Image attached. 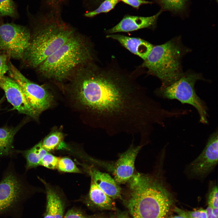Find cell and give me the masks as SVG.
Masks as SVG:
<instances>
[{"label":"cell","mask_w":218,"mask_h":218,"mask_svg":"<svg viewBox=\"0 0 218 218\" xmlns=\"http://www.w3.org/2000/svg\"><path fill=\"white\" fill-rule=\"evenodd\" d=\"M109 218H129L126 213H119L116 215L112 216Z\"/></svg>","instance_id":"cell-32"},{"label":"cell","mask_w":218,"mask_h":218,"mask_svg":"<svg viewBox=\"0 0 218 218\" xmlns=\"http://www.w3.org/2000/svg\"><path fill=\"white\" fill-rule=\"evenodd\" d=\"M218 189L216 182L211 181L209 185L207 197L208 206L213 209H218Z\"/></svg>","instance_id":"cell-26"},{"label":"cell","mask_w":218,"mask_h":218,"mask_svg":"<svg viewBox=\"0 0 218 218\" xmlns=\"http://www.w3.org/2000/svg\"><path fill=\"white\" fill-rule=\"evenodd\" d=\"M132 7L138 9L144 4L152 3V2L144 0H120Z\"/></svg>","instance_id":"cell-30"},{"label":"cell","mask_w":218,"mask_h":218,"mask_svg":"<svg viewBox=\"0 0 218 218\" xmlns=\"http://www.w3.org/2000/svg\"><path fill=\"white\" fill-rule=\"evenodd\" d=\"M143 69L128 71L114 61L104 67L90 62L75 71V96L97 127L109 134L124 133L141 137L152 130L160 106L137 81Z\"/></svg>","instance_id":"cell-1"},{"label":"cell","mask_w":218,"mask_h":218,"mask_svg":"<svg viewBox=\"0 0 218 218\" xmlns=\"http://www.w3.org/2000/svg\"><path fill=\"white\" fill-rule=\"evenodd\" d=\"M30 31L25 26L0 21V54L22 59L28 46Z\"/></svg>","instance_id":"cell-7"},{"label":"cell","mask_w":218,"mask_h":218,"mask_svg":"<svg viewBox=\"0 0 218 218\" xmlns=\"http://www.w3.org/2000/svg\"><path fill=\"white\" fill-rule=\"evenodd\" d=\"M163 12L167 11L172 14L183 15L187 12L189 0H154Z\"/></svg>","instance_id":"cell-18"},{"label":"cell","mask_w":218,"mask_h":218,"mask_svg":"<svg viewBox=\"0 0 218 218\" xmlns=\"http://www.w3.org/2000/svg\"><path fill=\"white\" fill-rule=\"evenodd\" d=\"M0 87L14 109L34 119L38 118L39 115L31 107L20 86L13 79L4 75L0 79Z\"/></svg>","instance_id":"cell-10"},{"label":"cell","mask_w":218,"mask_h":218,"mask_svg":"<svg viewBox=\"0 0 218 218\" xmlns=\"http://www.w3.org/2000/svg\"><path fill=\"white\" fill-rule=\"evenodd\" d=\"M8 58L5 55L0 54V79L8 70Z\"/></svg>","instance_id":"cell-29"},{"label":"cell","mask_w":218,"mask_h":218,"mask_svg":"<svg viewBox=\"0 0 218 218\" xmlns=\"http://www.w3.org/2000/svg\"><path fill=\"white\" fill-rule=\"evenodd\" d=\"M89 173L95 184L112 199H122L121 188L107 173L90 167Z\"/></svg>","instance_id":"cell-16"},{"label":"cell","mask_w":218,"mask_h":218,"mask_svg":"<svg viewBox=\"0 0 218 218\" xmlns=\"http://www.w3.org/2000/svg\"><path fill=\"white\" fill-rule=\"evenodd\" d=\"M200 74L188 71L183 73L177 79L171 83L162 85L154 91L157 96L164 98L176 99L183 104H187L194 107L203 124L208 123L207 107L205 102L197 95L194 86L196 82L203 80Z\"/></svg>","instance_id":"cell-6"},{"label":"cell","mask_w":218,"mask_h":218,"mask_svg":"<svg viewBox=\"0 0 218 218\" xmlns=\"http://www.w3.org/2000/svg\"><path fill=\"white\" fill-rule=\"evenodd\" d=\"M31 33L28 47L21 60L26 66L37 68L74 34L68 25L53 18L37 24Z\"/></svg>","instance_id":"cell-4"},{"label":"cell","mask_w":218,"mask_h":218,"mask_svg":"<svg viewBox=\"0 0 218 218\" xmlns=\"http://www.w3.org/2000/svg\"><path fill=\"white\" fill-rule=\"evenodd\" d=\"M173 211L178 215L185 218H207L206 210L203 208L193 211H187L175 207Z\"/></svg>","instance_id":"cell-25"},{"label":"cell","mask_w":218,"mask_h":218,"mask_svg":"<svg viewBox=\"0 0 218 218\" xmlns=\"http://www.w3.org/2000/svg\"><path fill=\"white\" fill-rule=\"evenodd\" d=\"M216 0V2H218V0Z\"/></svg>","instance_id":"cell-36"},{"label":"cell","mask_w":218,"mask_h":218,"mask_svg":"<svg viewBox=\"0 0 218 218\" xmlns=\"http://www.w3.org/2000/svg\"><path fill=\"white\" fill-rule=\"evenodd\" d=\"M0 128V155H7L12 147L14 137L21 126Z\"/></svg>","instance_id":"cell-19"},{"label":"cell","mask_w":218,"mask_h":218,"mask_svg":"<svg viewBox=\"0 0 218 218\" xmlns=\"http://www.w3.org/2000/svg\"><path fill=\"white\" fill-rule=\"evenodd\" d=\"M18 16L16 5L12 0H0V17Z\"/></svg>","instance_id":"cell-22"},{"label":"cell","mask_w":218,"mask_h":218,"mask_svg":"<svg viewBox=\"0 0 218 218\" xmlns=\"http://www.w3.org/2000/svg\"><path fill=\"white\" fill-rule=\"evenodd\" d=\"M63 218H105L98 216L88 215L80 210L72 208L66 213Z\"/></svg>","instance_id":"cell-28"},{"label":"cell","mask_w":218,"mask_h":218,"mask_svg":"<svg viewBox=\"0 0 218 218\" xmlns=\"http://www.w3.org/2000/svg\"><path fill=\"white\" fill-rule=\"evenodd\" d=\"M129 182L128 196L124 201L132 218H166L173 200L159 180L140 173Z\"/></svg>","instance_id":"cell-2"},{"label":"cell","mask_w":218,"mask_h":218,"mask_svg":"<svg viewBox=\"0 0 218 218\" xmlns=\"http://www.w3.org/2000/svg\"><path fill=\"white\" fill-rule=\"evenodd\" d=\"M218 131L209 137L206 146L199 155L188 167L193 175L202 177L208 174L218 163Z\"/></svg>","instance_id":"cell-9"},{"label":"cell","mask_w":218,"mask_h":218,"mask_svg":"<svg viewBox=\"0 0 218 218\" xmlns=\"http://www.w3.org/2000/svg\"><path fill=\"white\" fill-rule=\"evenodd\" d=\"M56 169L59 171L63 172L82 173L72 160L70 158L66 157L60 158Z\"/></svg>","instance_id":"cell-23"},{"label":"cell","mask_w":218,"mask_h":218,"mask_svg":"<svg viewBox=\"0 0 218 218\" xmlns=\"http://www.w3.org/2000/svg\"><path fill=\"white\" fill-rule=\"evenodd\" d=\"M58 0H50V1L51 2H56Z\"/></svg>","instance_id":"cell-35"},{"label":"cell","mask_w":218,"mask_h":218,"mask_svg":"<svg viewBox=\"0 0 218 218\" xmlns=\"http://www.w3.org/2000/svg\"><path fill=\"white\" fill-rule=\"evenodd\" d=\"M64 135L60 131H54L50 133L42 141V145L47 151L55 150L62 142Z\"/></svg>","instance_id":"cell-21"},{"label":"cell","mask_w":218,"mask_h":218,"mask_svg":"<svg viewBox=\"0 0 218 218\" xmlns=\"http://www.w3.org/2000/svg\"><path fill=\"white\" fill-rule=\"evenodd\" d=\"M166 218H185L184 217L179 215L175 216H171Z\"/></svg>","instance_id":"cell-33"},{"label":"cell","mask_w":218,"mask_h":218,"mask_svg":"<svg viewBox=\"0 0 218 218\" xmlns=\"http://www.w3.org/2000/svg\"><path fill=\"white\" fill-rule=\"evenodd\" d=\"M46 191L47 202L44 218H63L66 202L63 195L59 191L41 180Z\"/></svg>","instance_id":"cell-14"},{"label":"cell","mask_w":218,"mask_h":218,"mask_svg":"<svg viewBox=\"0 0 218 218\" xmlns=\"http://www.w3.org/2000/svg\"><path fill=\"white\" fill-rule=\"evenodd\" d=\"M47 151L42 145L41 141L31 148L22 152L27 161L26 168L28 169L40 165V160Z\"/></svg>","instance_id":"cell-20"},{"label":"cell","mask_w":218,"mask_h":218,"mask_svg":"<svg viewBox=\"0 0 218 218\" xmlns=\"http://www.w3.org/2000/svg\"><path fill=\"white\" fill-rule=\"evenodd\" d=\"M90 43L75 34L37 67L46 78L61 81L68 78L76 69L93 60Z\"/></svg>","instance_id":"cell-3"},{"label":"cell","mask_w":218,"mask_h":218,"mask_svg":"<svg viewBox=\"0 0 218 218\" xmlns=\"http://www.w3.org/2000/svg\"><path fill=\"white\" fill-rule=\"evenodd\" d=\"M60 158L48 152L41 159L40 165L51 169L57 168Z\"/></svg>","instance_id":"cell-27"},{"label":"cell","mask_w":218,"mask_h":218,"mask_svg":"<svg viewBox=\"0 0 218 218\" xmlns=\"http://www.w3.org/2000/svg\"><path fill=\"white\" fill-rule=\"evenodd\" d=\"M143 146L130 147L120 155L113 167L114 179L118 184L128 182L134 174L136 157Z\"/></svg>","instance_id":"cell-11"},{"label":"cell","mask_w":218,"mask_h":218,"mask_svg":"<svg viewBox=\"0 0 218 218\" xmlns=\"http://www.w3.org/2000/svg\"><path fill=\"white\" fill-rule=\"evenodd\" d=\"M160 10L156 14L149 17L126 15L115 26L106 31L108 34L134 31L144 28L154 29L161 13Z\"/></svg>","instance_id":"cell-12"},{"label":"cell","mask_w":218,"mask_h":218,"mask_svg":"<svg viewBox=\"0 0 218 218\" xmlns=\"http://www.w3.org/2000/svg\"><path fill=\"white\" fill-rule=\"evenodd\" d=\"M88 204L101 210H115L113 199L101 190L91 179L88 196Z\"/></svg>","instance_id":"cell-17"},{"label":"cell","mask_w":218,"mask_h":218,"mask_svg":"<svg viewBox=\"0 0 218 218\" xmlns=\"http://www.w3.org/2000/svg\"><path fill=\"white\" fill-rule=\"evenodd\" d=\"M206 210L207 218H218V209H213L208 206Z\"/></svg>","instance_id":"cell-31"},{"label":"cell","mask_w":218,"mask_h":218,"mask_svg":"<svg viewBox=\"0 0 218 218\" xmlns=\"http://www.w3.org/2000/svg\"><path fill=\"white\" fill-rule=\"evenodd\" d=\"M10 77L20 86L30 105L39 115L48 108L53 101L51 93L42 86L26 78L11 62H8Z\"/></svg>","instance_id":"cell-8"},{"label":"cell","mask_w":218,"mask_h":218,"mask_svg":"<svg viewBox=\"0 0 218 218\" xmlns=\"http://www.w3.org/2000/svg\"><path fill=\"white\" fill-rule=\"evenodd\" d=\"M23 189L21 182L14 174H6L0 182V212L7 209L15 202Z\"/></svg>","instance_id":"cell-13"},{"label":"cell","mask_w":218,"mask_h":218,"mask_svg":"<svg viewBox=\"0 0 218 218\" xmlns=\"http://www.w3.org/2000/svg\"><path fill=\"white\" fill-rule=\"evenodd\" d=\"M120 0H105L94 10L86 13L85 15L88 17H94L99 14L107 13L113 9Z\"/></svg>","instance_id":"cell-24"},{"label":"cell","mask_w":218,"mask_h":218,"mask_svg":"<svg viewBox=\"0 0 218 218\" xmlns=\"http://www.w3.org/2000/svg\"><path fill=\"white\" fill-rule=\"evenodd\" d=\"M106 37L117 41L131 53L139 56L144 61L146 59L154 46L148 41L138 38L114 34H108Z\"/></svg>","instance_id":"cell-15"},{"label":"cell","mask_w":218,"mask_h":218,"mask_svg":"<svg viewBox=\"0 0 218 218\" xmlns=\"http://www.w3.org/2000/svg\"><path fill=\"white\" fill-rule=\"evenodd\" d=\"M187 51L177 37L166 42L154 46L146 59L139 67L147 69L148 75L154 76L162 82V85L177 79L183 72L182 58Z\"/></svg>","instance_id":"cell-5"},{"label":"cell","mask_w":218,"mask_h":218,"mask_svg":"<svg viewBox=\"0 0 218 218\" xmlns=\"http://www.w3.org/2000/svg\"><path fill=\"white\" fill-rule=\"evenodd\" d=\"M3 99H4V97H3L0 100V105H1L2 102H3Z\"/></svg>","instance_id":"cell-34"}]
</instances>
